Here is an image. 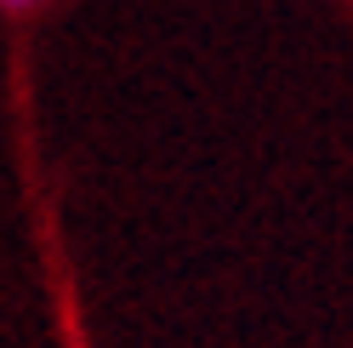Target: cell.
Here are the masks:
<instances>
[{
	"label": "cell",
	"mask_w": 353,
	"mask_h": 348,
	"mask_svg": "<svg viewBox=\"0 0 353 348\" xmlns=\"http://www.w3.org/2000/svg\"><path fill=\"white\" fill-rule=\"evenodd\" d=\"M40 6V0H0V12H6V17H23V12H34Z\"/></svg>",
	"instance_id": "6da1fadb"
}]
</instances>
